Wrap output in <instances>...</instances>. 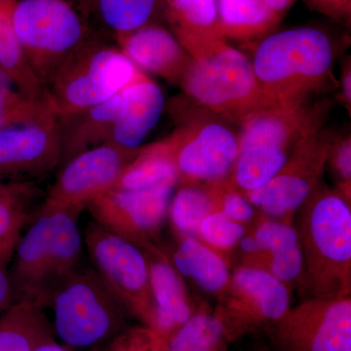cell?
<instances>
[{"mask_svg":"<svg viewBox=\"0 0 351 351\" xmlns=\"http://www.w3.org/2000/svg\"><path fill=\"white\" fill-rule=\"evenodd\" d=\"M174 184L126 191L112 189L86 207L95 223L142 248L151 249V239L169 211Z\"/></svg>","mask_w":351,"mask_h":351,"instance_id":"cell-13","label":"cell"},{"mask_svg":"<svg viewBox=\"0 0 351 351\" xmlns=\"http://www.w3.org/2000/svg\"><path fill=\"white\" fill-rule=\"evenodd\" d=\"M321 130V129H320ZM314 132L295 147L282 169L255 191L247 200L272 218H288L315 191L330 154V145Z\"/></svg>","mask_w":351,"mask_h":351,"instance_id":"cell-12","label":"cell"},{"mask_svg":"<svg viewBox=\"0 0 351 351\" xmlns=\"http://www.w3.org/2000/svg\"><path fill=\"white\" fill-rule=\"evenodd\" d=\"M178 181L179 176L175 164L160 141L140 149L112 189L137 191L163 184L175 186Z\"/></svg>","mask_w":351,"mask_h":351,"instance_id":"cell-26","label":"cell"},{"mask_svg":"<svg viewBox=\"0 0 351 351\" xmlns=\"http://www.w3.org/2000/svg\"><path fill=\"white\" fill-rule=\"evenodd\" d=\"M84 243L95 271L120 304L154 329L149 261L142 249L95 221L88 223Z\"/></svg>","mask_w":351,"mask_h":351,"instance_id":"cell-9","label":"cell"},{"mask_svg":"<svg viewBox=\"0 0 351 351\" xmlns=\"http://www.w3.org/2000/svg\"><path fill=\"white\" fill-rule=\"evenodd\" d=\"M61 161L56 117L0 130V179L43 174Z\"/></svg>","mask_w":351,"mask_h":351,"instance_id":"cell-15","label":"cell"},{"mask_svg":"<svg viewBox=\"0 0 351 351\" xmlns=\"http://www.w3.org/2000/svg\"><path fill=\"white\" fill-rule=\"evenodd\" d=\"M32 191L0 179V252H14L27 219L32 217Z\"/></svg>","mask_w":351,"mask_h":351,"instance_id":"cell-28","label":"cell"},{"mask_svg":"<svg viewBox=\"0 0 351 351\" xmlns=\"http://www.w3.org/2000/svg\"><path fill=\"white\" fill-rule=\"evenodd\" d=\"M48 306L66 348L86 350L117 334L126 311L93 267L82 265L58 286Z\"/></svg>","mask_w":351,"mask_h":351,"instance_id":"cell-6","label":"cell"},{"mask_svg":"<svg viewBox=\"0 0 351 351\" xmlns=\"http://www.w3.org/2000/svg\"><path fill=\"white\" fill-rule=\"evenodd\" d=\"M140 149L104 143L80 152L60 166L46 200L82 211L90 202L114 188Z\"/></svg>","mask_w":351,"mask_h":351,"instance_id":"cell-14","label":"cell"},{"mask_svg":"<svg viewBox=\"0 0 351 351\" xmlns=\"http://www.w3.org/2000/svg\"><path fill=\"white\" fill-rule=\"evenodd\" d=\"M34 351H68L64 346L58 345L54 343L51 339H48L47 341H43L40 343Z\"/></svg>","mask_w":351,"mask_h":351,"instance_id":"cell-43","label":"cell"},{"mask_svg":"<svg viewBox=\"0 0 351 351\" xmlns=\"http://www.w3.org/2000/svg\"><path fill=\"white\" fill-rule=\"evenodd\" d=\"M55 117L44 101L21 93L11 78L0 69V130Z\"/></svg>","mask_w":351,"mask_h":351,"instance_id":"cell-30","label":"cell"},{"mask_svg":"<svg viewBox=\"0 0 351 351\" xmlns=\"http://www.w3.org/2000/svg\"><path fill=\"white\" fill-rule=\"evenodd\" d=\"M15 2L16 0L0 1V69L11 78L21 93L32 100L44 101L43 83L34 73L14 29L12 13Z\"/></svg>","mask_w":351,"mask_h":351,"instance_id":"cell-22","label":"cell"},{"mask_svg":"<svg viewBox=\"0 0 351 351\" xmlns=\"http://www.w3.org/2000/svg\"><path fill=\"white\" fill-rule=\"evenodd\" d=\"M233 283L250 304L239 322L274 323L290 311V294L282 281L269 271L257 267H240L233 274Z\"/></svg>","mask_w":351,"mask_h":351,"instance_id":"cell-19","label":"cell"},{"mask_svg":"<svg viewBox=\"0 0 351 351\" xmlns=\"http://www.w3.org/2000/svg\"><path fill=\"white\" fill-rule=\"evenodd\" d=\"M142 73L119 47L91 38L44 85V101L57 119L69 117L110 100Z\"/></svg>","mask_w":351,"mask_h":351,"instance_id":"cell-4","label":"cell"},{"mask_svg":"<svg viewBox=\"0 0 351 351\" xmlns=\"http://www.w3.org/2000/svg\"><path fill=\"white\" fill-rule=\"evenodd\" d=\"M176 38L193 60L209 56L226 43L216 0H166Z\"/></svg>","mask_w":351,"mask_h":351,"instance_id":"cell-18","label":"cell"},{"mask_svg":"<svg viewBox=\"0 0 351 351\" xmlns=\"http://www.w3.org/2000/svg\"><path fill=\"white\" fill-rule=\"evenodd\" d=\"M219 201H221V211L228 218L239 223H245L253 218V205L246 199V197L239 195L235 191H226L221 193L219 191Z\"/></svg>","mask_w":351,"mask_h":351,"instance_id":"cell-36","label":"cell"},{"mask_svg":"<svg viewBox=\"0 0 351 351\" xmlns=\"http://www.w3.org/2000/svg\"><path fill=\"white\" fill-rule=\"evenodd\" d=\"M226 338L223 317L195 314L170 337L166 351H223Z\"/></svg>","mask_w":351,"mask_h":351,"instance_id":"cell-27","label":"cell"},{"mask_svg":"<svg viewBox=\"0 0 351 351\" xmlns=\"http://www.w3.org/2000/svg\"><path fill=\"white\" fill-rule=\"evenodd\" d=\"M215 193L188 186L180 189L171 202V221L182 237L197 239L203 219L215 211Z\"/></svg>","mask_w":351,"mask_h":351,"instance_id":"cell-29","label":"cell"},{"mask_svg":"<svg viewBox=\"0 0 351 351\" xmlns=\"http://www.w3.org/2000/svg\"><path fill=\"white\" fill-rule=\"evenodd\" d=\"M119 49L143 73L180 84L193 58L174 34L157 25H145L119 39Z\"/></svg>","mask_w":351,"mask_h":351,"instance_id":"cell-16","label":"cell"},{"mask_svg":"<svg viewBox=\"0 0 351 351\" xmlns=\"http://www.w3.org/2000/svg\"><path fill=\"white\" fill-rule=\"evenodd\" d=\"M240 243H241L242 250L246 252V253H257V252L261 251L260 246L256 241L255 239L253 237H243L241 240H240Z\"/></svg>","mask_w":351,"mask_h":351,"instance_id":"cell-41","label":"cell"},{"mask_svg":"<svg viewBox=\"0 0 351 351\" xmlns=\"http://www.w3.org/2000/svg\"><path fill=\"white\" fill-rule=\"evenodd\" d=\"M119 93L96 107L58 119L61 137L59 167L80 152L108 142L119 117Z\"/></svg>","mask_w":351,"mask_h":351,"instance_id":"cell-20","label":"cell"},{"mask_svg":"<svg viewBox=\"0 0 351 351\" xmlns=\"http://www.w3.org/2000/svg\"><path fill=\"white\" fill-rule=\"evenodd\" d=\"M265 1L274 12L281 16L295 0H265Z\"/></svg>","mask_w":351,"mask_h":351,"instance_id":"cell-40","label":"cell"},{"mask_svg":"<svg viewBox=\"0 0 351 351\" xmlns=\"http://www.w3.org/2000/svg\"><path fill=\"white\" fill-rule=\"evenodd\" d=\"M323 112V108L302 103L274 106L252 114L241 123L237 169L252 182L271 180L295 147L320 130Z\"/></svg>","mask_w":351,"mask_h":351,"instance_id":"cell-7","label":"cell"},{"mask_svg":"<svg viewBox=\"0 0 351 351\" xmlns=\"http://www.w3.org/2000/svg\"><path fill=\"white\" fill-rule=\"evenodd\" d=\"M12 22L43 88L62 64L91 39L82 18L66 0L16 1Z\"/></svg>","mask_w":351,"mask_h":351,"instance_id":"cell-8","label":"cell"},{"mask_svg":"<svg viewBox=\"0 0 351 351\" xmlns=\"http://www.w3.org/2000/svg\"><path fill=\"white\" fill-rule=\"evenodd\" d=\"M351 75L350 69H346L345 75H343V99H345L346 103L350 104L351 101Z\"/></svg>","mask_w":351,"mask_h":351,"instance_id":"cell-42","label":"cell"},{"mask_svg":"<svg viewBox=\"0 0 351 351\" xmlns=\"http://www.w3.org/2000/svg\"><path fill=\"white\" fill-rule=\"evenodd\" d=\"M334 50L324 32L297 27L265 38L252 66L263 91L276 105L306 103L328 84Z\"/></svg>","mask_w":351,"mask_h":351,"instance_id":"cell-2","label":"cell"},{"mask_svg":"<svg viewBox=\"0 0 351 351\" xmlns=\"http://www.w3.org/2000/svg\"><path fill=\"white\" fill-rule=\"evenodd\" d=\"M43 307L20 300L0 318V351H34L50 339Z\"/></svg>","mask_w":351,"mask_h":351,"instance_id":"cell-23","label":"cell"},{"mask_svg":"<svg viewBox=\"0 0 351 351\" xmlns=\"http://www.w3.org/2000/svg\"><path fill=\"white\" fill-rule=\"evenodd\" d=\"M119 117L108 143L127 149H140L163 112L162 91L142 73L119 92Z\"/></svg>","mask_w":351,"mask_h":351,"instance_id":"cell-17","label":"cell"},{"mask_svg":"<svg viewBox=\"0 0 351 351\" xmlns=\"http://www.w3.org/2000/svg\"><path fill=\"white\" fill-rule=\"evenodd\" d=\"M0 1H2V0H0Z\"/></svg>","mask_w":351,"mask_h":351,"instance_id":"cell-44","label":"cell"},{"mask_svg":"<svg viewBox=\"0 0 351 351\" xmlns=\"http://www.w3.org/2000/svg\"><path fill=\"white\" fill-rule=\"evenodd\" d=\"M184 182L218 184L232 173L239 154V137L223 122L193 119L161 141Z\"/></svg>","mask_w":351,"mask_h":351,"instance_id":"cell-10","label":"cell"},{"mask_svg":"<svg viewBox=\"0 0 351 351\" xmlns=\"http://www.w3.org/2000/svg\"><path fill=\"white\" fill-rule=\"evenodd\" d=\"M269 330L276 351H351L350 295L311 298Z\"/></svg>","mask_w":351,"mask_h":351,"instance_id":"cell-11","label":"cell"},{"mask_svg":"<svg viewBox=\"0 0 351 351\" xmlns=\"http://www.w3.org/2000/svg\"><path fill=\"white\" fill-rule=\"evenodd\" d=\"M217 8L223 36L237 40L269 32L281 17L265 0H219Z\"/></svg>","mask_w":351,"mask_h":351,"instance_id":"cell-25","label":"cell"},{"mask_svg":"<svg viewBox=\"0 0 351 351\" xmlns=\"http://www.w3.org/2000/svg\"><path fill=\"white\" fill-rule=\"evenodd\" d=\"M167 341L158 332L147 329H134L120 335L110 351H166Z\"/></svg>","mask_w":351,"mask_h":351,"instance_id":"cell-34","label":"cell"},{"mask_svg":"<svg viewBox=\"0 0 351 351\" xmlns=\"http://www.w3.org/2000/svg\"><path fill=\"white\" fill-rule=\"evenodd\" d=\"M306 203L299 237L307 290L319 299L350 295V208L329 189L314 191Z\"/></svg>","mask_w":351,"mask_h":351,"instance_id":"cell-3","label":"cell"},{"mask_svg":"<svg viewBox=\"0 0 351 351\" xmlns=\"http://www.w3.org/2000/svg\"><path fill=\"white\" fill-rule=\"evenodd\" d=\"M179 85L207 112L239 124L279 106L263 91L248 58L226 43L209 56L193 59Z\"/></svg>","mask_w":351,"mask_h":351,"instance_id":"cell-5","label":"cell"},{"mask_svg":"<svg viewBox=\"0 0 351 351\" xmlns=\"http://www.w3.org/2000/svg\"><path fill=\"white\" fill-rule=\"evenodd\" d=\"M327 12L335 15L350 13V0H314Z\"/></svg>","mask_w":351,"mask_h":351,"instance_id":"cell-39","label":"cell"},{"mask_svg":"<svg viewBox=\"0 0 351 351\" xmlns=\"http://www.w3.org/2000/svg\"><path fill=\"white\" fill-rule=\"evenodd\" d=\"M177 271L208 292H218L230 281L228 265L218 254L193 237H184L174 254Z\"/></svg>","mask_w":351,"mask_h":351,"instance_id":"cell-24","label":"cell"},{"mask_svg":"<svg viewBox=\"0 0 351 351\" xmlns=\"http://www.w3.org/2000/svg\"><path fill=\"white\" fill-rule=\"evenodd\" d=\"M82 212L44 201L14 249L10 276L16 302L48 306L58 286L82 265Z\"/></svg>","mask_w":351,"mask_h":351,"instance_id":"cell-1","label":"cell"},{"mask_svg":"<svg viewBox=\"0 0 351 351\" xmlns=\"http://www.w3.org/2000/svg\"><path fill=\"white\" fill-rule=\"evenodd\" d=\"M334 162L341 179L350 184L351 178V145L350 138H346L336 147Z\"/></svg>","mask_w":351,"mask_h":351,"instance_id":"cell-38","label":"cell"},{"mask_svg":"<svg viewBox=\"0 0 351 351\" xmlns=\"http://www.w3.org/2000/svg\"><path fill=\"white\" fill-rule=\"evenodd\" d=\"M269 267L270 274L283 283L292 282L299 278L304 269L301 243L290 250L272 255Z\"/></svg>","mask_w":351,"mask_h":351,"instance_id":"cell-35","label":"cell"},{"mask_svg":"<svg viewBox=\"0 0 351 351\" xmlns=\"http://www.w3.org/2000/svg\"><path fill=\"white\" fill-rule=\"evenodd\" d=\"M149 276L156 309L152 330L168 341L193 315L191 306L181 277L158 254L149 262Z\"/></svg>","mask_w":351,"mask_h":351,"instance_id":"cell-21","label":"cell"},{"mask_svg":"<svg viewBox=\"0 0 351 351\" xmlns=\"http://www.w3.org/2000/svg\"><path fill=\"white\" fill-rule=\"evenodd\" d=\"M12 252H0V313H4L16 302L9 263Z\"/></svg>","mask_w":351,"mask_h":351,"instance_id":"cell-37","label":"cell"},{"mask_svg":"<svg viewBox=\"0 0 351 351\" xmlns=\"http://www.w3.org/2000/svg\"><path fill=\"white\" fill-rule=\"evenodd\" d=\"M199 235L205 242L217 249H230L245 237L242 223L226 217L221 211H214L203 219Z\"/></svg>","mask_w":351,"mask_h":351,"instance_id":"cell-32","label":"cell"},{"mask_svg":"<svg viewBox=\"0 0 351 351\" xmlns=\"http://www.w3.org/2000/svg\"><path fill=\"white\" fill-rule=\"evenodd\" d=\"M157 0H97L103 24L119 40L147 25Z\"/></svg>","mask_w":351,"mask_h":351,"instance_id":"cell-31","label":"cell"},{"mask_svg":"<svg viewBox=\"0 0 351 351\" xmlns=\"http://www.w3.org/2000/svg\"><path fill=\"white\" fill-rule=\"evenodd\" d=\"M254 239L261 251L270 252L271 255L290 250L300 245L299 232L293 226L272 219L258 226Z\"/></svg>","mask_w":351,"mask_h":351,"instance_id":"cell-33","label":"cell"}]
</instances>
